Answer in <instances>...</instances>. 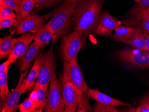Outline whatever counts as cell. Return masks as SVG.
<instances>
[{
	"label": "cell",
	"mask_w": 149,
	"mask_h": 112,
	"mask_svg": "<svg viewBox=\"0 0 149 112\" xmlns=\"http://www.w3.org/2000/svg\"><path fill=\"white\" fill-rule=\"evenodd\" d=\"M103 0H79L72 17L74 31L87 37L94 33L102 10Z\"/></svg>",
	"instance_id": "obj_1"
},
{
	"label": "cell",
	"mask_w": 149,
	"mask_h": 112,
	"mask_svg": "<svg viewBox=\"0 0 149 112\" xmlns=\"http://www.w3.org/2000/svg\"><path fill=\"white\" fill-rule=\"evenodd\" d=\"M79 0H63L61 5L46 15V19L51 17L47 23L52 34V43L69 34L72 25V17Z\"/></svg>",
	"instance_id": "obj_2"
},
{
	"label": "cell",
	"mask_w": 149,
	"mask_h": 112,
	"mask_svg": "<svg viewBox=\"0 0 149 112\" xmlns=\"http://www.w3.org/2000/svg\"><path fill=\"white\" fill-rule=\"evenodd\" d=\"M86 37L74 31L62 38L60 53L64 61L77 60L79 52L84 47Z\"/></svg>",
	"instance_id": "obj_3"
},
{
	"label": "cell",
	"mask_w": 149,
	"mask_h": 112,
	"mask_svg": "<svg viewBox=\"0 0 149 112\" xmlns=\"http://www.w3.org/2000/svg\"><path fill=\"white\" fill-rule=\"evenodd\" d=\"M41 54L39 74L36 82L44 89L47 90L50 82L57 78L56 64L53 46L49 51Z\"/></svg>",
	"instance_id": "obj_4"
},
{
	"label": "cell",
	"mask_w": 149,
	"mask_h": 112,
	"mask_svg": "<svg viewBox=\"0 0 149 112\" xmlns=\"http://www.w3.org/2000/svg\"><path fill=\"white\" fill-rule=\"evenodd\" d=\"M63 74L77 89L81 97L83 94L87 92L88 88L77 60L64 61Z\"/></svg>",
	"instance_id": "obj_5"
},
{
	"label": "cell",
	"mask_w": 149,
	"mask_h": 112,
	"mask_svg": "<svg viewBox=\"0 0 149 112\" xmlns=\"http://www.w3.org/2000/svg\"><path fill=\"white\" fill-rule=\"evenodd\" d=\"M57 78L50 83V88L44 110L46 112H64L65 104L61 93V87Z\"/></svg>",
	"instance_id": "obj_6"
},
{
	"label": "cell",
	"mask_w": 149,
	"mask_h": 112,
	"mask_svg": "<svg viewBox=\"0 0 149 112\" xmlns=\"http://www.w3.org/2000/svg\"><path fill=\"white\" fill-rule=\"evenodd\" d=\"M120 60L128 65L149 69V52H138L130 48H124L116 52Z\"/></svg>",
	"instance_id": "obj_7"
},
{
	"label": "cell",
	"mask_w": 149,
	"mask_h": 112,
	"mask_svg": "<svg viewBox=\"0 0 149 112\" xmlns=\"http://www.w3.org/2000/svg\"><path fill=\"white\" fill-rule=\"evenodd\" d=\"M46 19L45 15H38L35 13L31 14L15 27V33L17 35L29 32L35 34L45 24Z\"/></svg>",
	"instance_id": "obj_8"
},
{
	"label": "cell",
	"mask_w": 149,
	"mask_h": 112,
	"mask_svg": "<svg viewBox=\"0 0 149 112\" xmlns=\"http://www.w3.org/2000/svg\"><path fill=\"white\" fill-rule=\"evenodd\" d=\"M121 23V22L113 17L108 12H104L101 14L95 35L98 36L111 35L113 31L120 26Z\"/></svg>",
	"instance_id": "obj_9"
},
{
	"label": "cell",
	"mask_w": 149,
	"mask_h": 112,
	"mask_svg": "<svg viewBox=\"0 0 149 112\" xmlns=\"http://www.w3.org/2000/svg\"><path fill=\"white\" fill-rule=\"evenodd\" d=\"M28 71L29 69H27L25 71L24 73L21 74L16 87L12 93H10L2 104L1 112H13L16 110L18 107L19 99L22 94L23 93L22 89V85Z\"/></svg>",
	"instance_id": "obj_10"
},
{
	"label": "cell",
	"mask_w": 149,
	"mask_h": 112,
	"mask_svg": "<svg viewBox=\"0 0 149 112\" xmlns=\"http://www.w3.org/2000/svg\"><path fill=\"white\" fill-rule=\"evenodd\" d=\"M62 86V96L65 107L77 108L80 103L82 97H80L77 89L68 80L67 77L64 74L63 75Z\"/></svg>",
	"instance_id": "obj_11"
},
{
	"label": "cell",
	"mask_w": 149,
	"mask_h": 112,
	"mask_svg": "<svg viewBox=\"0 0 149 112\" xmlns=\"http://www.w3.org/2000/svg\"><path fill=\"white\" fill-rule=\"evenodd\" d=\"M149 7V0H141L131 10L128 17L123 21V23L129 26H139L143 13Z\"/></svg>",
	"instance_id": "obj_12"
},
{
	"label": "cell",
	"mask_w": 149,
	"mask_h": 112,
	"mask_svg": "<svg viewBox=\"0 0 149 112\" xmlns=\"http://www.w3.org/2000/svg\"><path fill=\"white\" fill-rule=\"evenodd\" d=\"M34 38V35L32 33H26L19 37V40L17 42L11 54L8 57V60L11 64L21 56L25 52L29 44L32 42Z\"/></svg>",
	"instance_id": "obj_13"
},
{
	"label": "cell",
	"mask_w": 149,
	"mask_h": 112,
	"mask_svg": "<svg viewBox=\"0 0 149 112\" xmlns=\"http://www.w3.org/2000/svg\"><path fill=\"white\" fill-rule=\"evenodd\" d=\"M87 96L93 99L97 102L105 105H111L113 106H130L129 104L121 102L116 99L113 98L104 93H101L97 89L88 88L86 92Z\"/></svg>",
	"instance_id": "obj_14"
},
{
	"label": "cell",
	"mask_w": 149,
	"mask_h": 112,
	"mask_svg": "<svg viewBox=\"0 0 149 112\" xmlns=\"http://www.w3.org/2000/svg\"><path fill=\"white\" fill-rule=\"evenodd\" d=\"M40 49L41 48L34 41L28 46L24 54L20 57L18 64V68L20 72L29 69L31 63L38 54Z\"/></svg>",
	"instance_id": "obj_15"
},
{
	"label": "cell",
	"mask_w": 149,
	"mask_h": 112,
	"mask_svg": "<svg viewBox=\"0 0 149 112\" xmlns=\"http://www.w3.org/2000/svg\"><path fill=\"white\" fill-rule=\"evenodd\" d=\"M138 29L136 26H119L115 29V33L111 36V38L120 42L127 43L134 36Z\"/></svg>",
	"instance_id": "obj_16"
},
{
	"label": "cell",
	"mask_w": 149,
	"mask_h": 112,
	"mask_svg": "<svg viewBox=\"0 0 149 112\" xmlns=\"http://www.w3.org/2000/svg\"><path fill=\"white\" fill-rule=\"evenodd\" d=\"M41 56L42 54H41L38 56L28 76L23 81L22 85V89L23 93L29 91L36 83V80L37 79L39 74Z\"/></svg>",
	"instance_id": "obj_17"
},
{
	"label": "cell",
	"mask_w": 149,
	"mask_h": 112,
	"mask_svg": "<svg viewBox=\"0 0 149 112\" xmlns=\"http://www.w3.org/2000/svg\"><path fill=\"white\" fill-rule=\"evenodd\" d=\"M19 40V37L12 38L11 35H6L0 39V58L9 57L11 54L15 46Z\"/></svg>",
	"instance_id": "obj_18"
},
{
	"label": "cell",
	"mask_w": 149,
	"mask_h": 112,
	"mask_svg": "<svg viewBox=\"0 0 149 112\" xmlns=\"http://www.w3.org/2000/svg\"><path fill=\"white\" fill-rule=\"evenodd\" d=\"M34 35L33 40L42 48L49 45L52 34L47 24H44Z\"/></svg>",
	"instance_id": "obj_19"
},
{
	"label": "cell",
	"mask_w": 149,
	"mask_h": 112,
	"mask_svg": "<svg viewBox=\"0 0 149 112\" xmlns=\"http://www.w3.org/2000/svg\"><path fill=\"white\" fill-rule=\"evenodd\" d=\"M144 30V29H143ZM145 31L138 29L134 36L127 42L134 49L139 50L141 51L147 52L146 47Z\"/></svg>",
	"instance_id": "obj_20"
},
{
	"label": "cell",
	"mask_w": 149,
	"mask_h": 112,
	"mask_svg": "<svg viewBox=\"0 0 149 112\" xmlns=\"http://www.w3.org/2000/svg\"><path fill=\"white\" fill-rule=\"evenodd\" d=\"M33 89L36 90L37 92L36 102V109L38 112H42L45 107L47 97L48 96V91L44 89L42 87L38 84L36 82L34 85Z\"/></svg>",
	"instance_id": "obj_21"
},
{
	"label": "cell",
	"mask_w": 149,
	"mask_h": 112,
	"mask_svg": "<svg viewBox=\"0 0 149 112\" xmlns=\"http://www.w3.org/2000/svg\"><path fill=\"white\" fill-rule=\"evenodd\" d=\"M35 0H22L20 11L16 15L18 22L22 21L24 18L31 15L35 8Z\"/></svg>",
	"instance_id": "obj_22"
},
{
	"label": "cell",
	"mask_w": 149,
	"mask_h": 112,
	"mask_svg": "<svg viewBox=\"0 0 149 112\" xmlns=\"http://www.w3.org/2000/svg\"><path fill=\"white\" fill-rule=\"evenodd\" d=\"M9 70L1 71L0 72V100L1 104L10 93L7 83V73Z\"/></svg>",
	"instance_id": "obj_23"
},
{
	"label": "cell",
	"mask_w": 149,
	"mask_h": 112,
	"mask_svg": "<svg viewBox=\"0 0 149 112\" xmlns=\"http://www.w3.org/2000/svg\"><path fill=\"white\" fill-rule=\"evenodd\" d=\"M63 0H35V8L31 14L38 12L45 8L53 7L61 3Z\"/></svg>",
	"instance_id": "obj_24"
},
{
	"label": "cell",
	"mask_w": 149,
	"mask_h": 112,
	"mask_svg": "<svg viewBox=\"0 0 149 112\" xmlns=\"http://www.w3.org/2000/svg\"><path fill=\"white\" fill-rule=\"evenodd\" d=\"M36 107V103L29 97L18 106L21 112H38Z\"/></svg>",
	"instance_id": "obj_25"
},
{
	"label": "cell",
	"mask_w": 149,
	"mask_h": 112,
	"mask_svg": "<svg viewBox=\"0 0 149 112\" xmlns=\"http://www.w3.org/2000/svg\"><path fill=\"white\" fill-rule=\"evenodd\" d=\"M12 18H16V15L13 10L7 6L0 5V21Z\"/></svg>",
	"instance_id": "obj_26"
},
{
	"label": "cell",
	"mask_w": 149,
	"mask_h": 112,
	"mask_svg": "<svg viewBox=\"0 0 149 112\" xmlns=\"http://www.w3.org/2000/svg\"><path fill=\"white\" fill-rule=\"evenodd\" d=\"M22 0H0V5H4L11 8L16 12V14L20 11Z\"/></svg>",
	"instance_id": "obj_27"
},
{
	"label": "cell",
	"mask_w": 149,
	"mask_h": 112,
	"mask_svg": "<svg viewBox=\"0 0 149 112\" xmlns=\"http://www.w3.org/2000/svg\"><path fill=\"white\" fill-rule=\"evenodd\" d=\"M92 112H120V111L116 107L97 103L95 104L93 109H92Z\"/></svg>",
	"instance_id": "obj_28"
},
{
	"label": "cell",
	"mask_w": 149,
	"mask_h": 112,
	"mask_svg": "<svg viewBox=\"0 0 149 112\" xmlns=\"http://www.w3.org/2000/svg\"><path fill=\"white\" fill-rule=\"evenodd\" d=\"M16 18H9L0 21V29L11 27H17L19 25Z\"/></svg>",
	"instance_id": "obj_29"
},
{
	"label": "cell",
	"mask_w": 149,
	"mask_h": 112,
	"mask_svg": "<svg viewBox=\"0 0 149 112\" xmlns=\"http://www.w3.org/2000/svg\"><path fill=\"white\" fill-rule=\"evenodd\" d=\"M146 11L144 12L141 17V24L144 30L149 34V18Z\"/></svg>",
	"instance_id": "obj_30"
},
{
	"label": "cell",
	"mask_w": 149,
	"mask_h": 112,
	"mask_svg": "<svg viewBox=\"0 0 149 112\" xmlns=\"http://www.w3.org/2000/svg\"><path fill=\"white\" fill-rule=\"evenodd\" d=\"M136 112H149V107L144 104H140L136 109Z\"/></svg>",
	"instance_id": "obj_31"
},
{
	"label": "cell",
	"mask_w": 149,
	"mask_h": 112,
	"mask_svg": "<svg viewBox=\"0 0 149 112\" xmlns=\"http://www.w3.org/2000/svg\"><path fill=\"white\" fill-rule=\"evenodd\" d=\"M139 104H144L149 107V93L145 95L140 101Z\"/></svg>",
	"instance_id": "obj_32"
},
{
	"label": "cell",
	"mask_w": 149,
	"mask_h": 112,
	"mask_svg": "<svg viewBox=\"0 0 149 112\" xmlns=\"http://www.w3.org/2000/svg\"><path fill=\"white\" fill-rule=\"evenodd\" d=\"M10 61L8 59V60L6 61L3 63H2V64H1V65H0L1 71H6V70L10 69Z\"/></svg>",
	"instance_id": "obj_33"
},
{
	"label": "cell",
	"mask_w": 149,
	"mask_h": 112,
	"mask_svg": "<svg viewBox=\"0 0 149 112\" xmlns=\"http://www.w3.org/2000/svg\"><path fill=\"white\" fill-rule=\"evenodd\" d=\"M145 35L146 37V47L147 52H149V34L145 31Z\"/></svg>",
	"instance_id": "obj_34"
},
{
	"label": "cell",
	"mask_w": 149,
	"mask_h": 112,
	"mask_svg": "<svg viewBox=\"0 0 149 112\" xmlns=\"http://www.w3.org/2000/svg\"><path fill=\"white\" fill-rule=\"evenodd\" d=\"M122 112H136V109L130 106H128L125 109H123Z\"/></svg>",
	"instance_id": "obj_35"
},
{
	"label": "cell",
	"mask_w": 149,
	"mask_h": 112,
	"mask_svg": "<svg viewBox=\"0 0 149 112\" xmlns=\"http://www.w3.org/2000/svg\"><path fill=\"white\" fill-rule=\"evenodd\" d=\"M77 107H66L64 109V112H75Z\"/></svg>",
	"instance_id": "obj_36"
},
{
	"label": "cell",
	"mask_w": 149,
	"mask_h": 112,
	"mask_svg": "<svg viewBox=\"0 0 149 112\" xmlns=\"http://www.w3.org/2000/svg\"><path fill=\"white\" fill-rule=\"evenodd\" d=\"M146 13H147V16H148V17L149 18V7L147 8V10H146Z\"/></svg>",
	"instance_id": "obj_37"
},
{
	"label": "cell",
	"mask_w": 149,
	"mask_h": 112,
	"mask_svg": "<svg viewBox=\"0 0 149 112\" xmlns=\"http://www.w3.org/2000/svg\"><path fill=\"white\" fill-rule=\"evenodd\" d=\"M134 1H136V2H137V3H139V2H140L141 0H134Z\"/></svg>",
	"instance_id": "obj_38"
}]
</instances>
